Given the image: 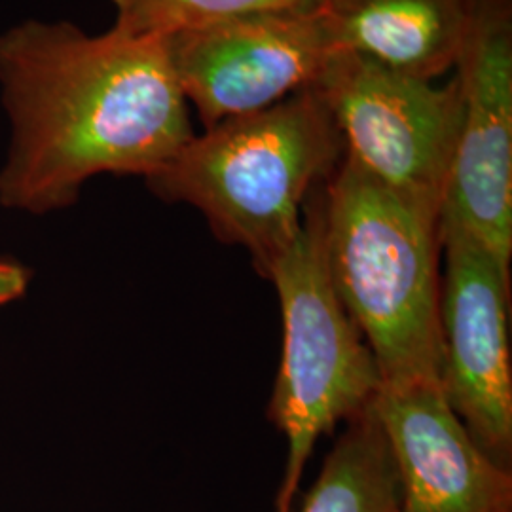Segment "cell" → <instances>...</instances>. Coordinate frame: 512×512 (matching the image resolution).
I'll use <instances>...</instances> for the list:
<instances>
[{
    "label": "cell",
    "instance_id": "cell-1",
    "mask_svg": "<svg viewBox=\"0 0 512 512\" xmlns=\"http://www.w3.org/2000/svg\"><path fill=\"white\" fill-rule=\"evenodd\" d=\"M0 90L12 145L0 205L65 209L95 175L160 171L194 137L164 40L112 27L23 21L0 35Z\"/></svg>",
    "mask_w": 512,
    "mask_h": 512
},
{
    "label": "cell",
    "instance_id": "cell-2",
    "mask_svg": "<svg viewBox=\"0 0 512 512\" xmlns=\"http://www.w3.org/2000/svg\"><path fill=\"white\" fill-rule=\"evenodd\" d=\"M323 238L332 287L382 385L440 384V200L344 156L323 190Z\"/></svg>",
    "mask_w": 512,
    "mask_h": 512
},
{
    "label": "cell",
    "instance_id": "cell-3",
    "mask_svg": "<svg viewBox=\"0 0 512 512\" xmlns=\"http://www.w3.org/2000/svg\"><path fill=\"white\" fill-rule=\"evenodd\" d=\"M344 154L329 105L311 86L194 135L145 181L165 202L196 207L213 234L249 251L268 279L300 234L311 192L329 181Z\"/></svg>",
    "mask_w": 512,
    "mask_h": 512
},
{
    "label": "cell",
    "instance_id": "cell-4",
    "mask_svg": "<svg viewBox=\"0 0 512 512\" xmlns=\"http://www.w3.org/2000/svg\"><path fill=\"white\" fill-rule=\"evenodd\" d=\"M304 207L300 234L270 272L283 315V355L270 418L289 454L275 512H293L294 497L321 435L374 401L380 368L330 281L323 238V190Z\"/></svg>",
    "mask_w": 512,
    "mask_h": 512
},
{
    "label": "cell",
    "instance_id": "cell-5",
    "mask_svg": "<svg viewBox=\"0 0 512 512\" xmlns=\"http://www.w3.org/2000/svg\"><path fill=\"white\" fill-rule=\"evenodd\" d=\"M313 88L329 105L346 158L397 190L442 203L458 143L461 90L334 52Z\"/></svg>",
    "mask_w": 512,
    "mask_h": 512
},
{
    "label": "cell",
    "instance_id": "cell-6",
    "mask_svg": "<svg viewBox=\"0 0 512 512\" xmlns=\"http://www.w3.org/2000/svg\"><path fill=\"white\" fill-rule=\"evenodd\" d=\"M162 40L205 129L311 88L336 52L321 10L256 12Z\"/></svg>",
    "mask_w": 512,
    "mask_h": 512
},
{
    "label": "cell",
    "instance_id": "cell-7",
    "mask_svg": "<svg viewBox=\"0 0 512 512\" xmlns=\"http://www.w3.org/2000/svg\"><path fill=\"white\" fill-rule=\"evenodd\" d=\"M440 255V385L482 452L511 471V270L458 230L440 232Z\"/></svg>",
    "mask_w": 512,
    "mask_h": 512
},
{
    "label": "cell",
    "instance_id": "cell-8",
    "mask_svg": "<svg viewBox=\"0 0 512 512\" xmlns=\"http://www.w3.org/2000/svg\"><path fill=\"white\" fill-rule=\"evenodd\" d=\"M456 78L461 124L440 203V232L471 236L511 270L512 0H484Z\"/></svg>",
    "mask_w": 512,
    "mask_h": 512
},
{
    "label": "cell",
    "instance_id": "cell-9",
    "mask_svg": "<svg viewBox=\"0 0 512 512\" xmlns=\"http://www.w3.org/2000/svg\"><path fill=\"white\" fill-rule=\"evenodd\" d=\"M372 408L401 480L399 512H512L511 471L482 452L442 385H382Z\"/></svg>",
    "mask_w": 512,
    "mask_h": 512
},
{
    "label": "cell",
    "instance_id": "cell-10",
    "mask_svg": "<svg viewBox=\"0 0 512 512\" xmlns=\"http://www.w3.org/2000/svg\"><path fill=\"white\" fill-rule=\"evenodd\" d=\"M484 0H325L336 52H353L399 73L435 80L456 69Z\"/></svg>",
    "mask_w": 512,
    "mask_h": 512
},
{
    "label": "cell",
    "instance_id": "cell-11",
    "mask_svg": "<svg viewBox=\"0 0 512 512\" xmlns=\"http://www.w3.org/2000/svg\"><path fill=\"white\" fill-rule=\"evenodd\" d=\"M332 446L300 512H399L401 480L372 403Z\"/></svg>",
    "mask_w": 512,
    "mask_h": 512
},
{
    "label": "cell",
    "instance_id": "cell-12",
    "mask_svg": "<svg viewBox=\"0 0 512 512\" xmlns=\"http://www.w3.org/2000/svg\"><path fill=\"white\" fill-rule=\"evenodd\" d=\"M116 29L135 37L167 38L222 19L256 12H315L325 0H110Z\"/></svg>",
    "mask_w": 512,
    "mask_h": 512
},
{
    "label": "cell",
    "instance_id": "cell-13",
    "mask_svg": "<svg viewBox=\"0 0 512 512\" xmlns=\"http://www.w3.org/2000/svg\"><path fill=\"white\" fill-rule=\"evenodd\" d=\"M29 283V270L18 262L0 260V304L12 302L25 293Z\"/></svg>",
    "mask_w": 512,
    "mask_h": 512
}]
</instances>
